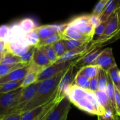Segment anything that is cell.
I'll return each instance as SVG.
<instances>
[{
  "instance_id": "cell-8",
  "label": "cell",
  "mask_w": 120,
  "mask_h": 120,
  "mask_svg": "<svg viewBox=\"0 0 120 120\" xmlns=\"http://www.w3.org/2000/svg\"><path fill=\"white\" fill-rule=\"evenodd\" d=\"M41 82H36L34 84L29 86L27 87L23 88L22 94L19 98L17 105L15 107L13 108L11 110H9L7 114V115L11 114L13 113H19L20 110L27 104L29 101H30L33 97L35 96V94L37 92L39 86ZM6 115V116H7Z\"/></svg>"
},
{
  "instance_id": "cell-50",
  "label": "cell",
  "mask_w": 120,
  "mask_h": 120,
  "mask_svg": "<svg viewBox=\"0 0 120 120\" xmlns=\"http://www.w3.org/2000/svg\"><path fill=\"white\" fill-rule=\"evenodd\" d=\"M119 117H120V116H119Z\"/></svg>"
},
{
  "instance_id": "cell-27",
  "label": "cell",
  "mask_w": 120,
  "mask_h": 120,
  "mask_svg": "<svg viewBox=\"0 0 120 120\" xmlns=\"http://www.w3.org/2000/svg\"><path fill=\"white\" fill-rule=\"evenodd\" d=\"M61 39H62V34L57 33L45 39L40 40L39 43L35 48H42V47L46 46L53 45L56 42L60 41Z\"/></svg>"
},
{
  "instance_id": "cell-12",
  "label": "cell",
  "mask_w": 120,
  "mask_h": 120,
  "mask_svg": "<svg viewBox=\"0 0 120 120\" xmlns=\"http://www.w3.org/2000/svg\"><path fill=\"white\" fill-rule=\"evenodd\" d=\"M102 51L103 50H101L99 47L97 48V47L94 48L92 46L87 53L75 62L74 66L79 69H81L87 66L93 65Z\"/></svg>"
},
{
  "instance_id": "cell-42",
  "label": "cell",
  "mask_w": 120,
  "mask_h": 120,
  "mask_svg": "<svg viewBox=\"0 0 120 120\" xmlns=\"http://www.w3.org/2000/svg\"><path fill=\"white\" fill-rule=\"evenodd\" d=\"M89 20H90V22L95 28H97L99 25L101 23V22L100 19V16H97V15H89Z\"/></svg>"
},
{
  "instance_id": "cell-1",
  "label": "cell",
  "mask_w": 120,
  "mask_h": 120,
  "mask_svg": "<svg viewBox=\"0 0 120 120\" xmlns=\"http://www.w3.org/2000/svg\"><path fill=\"white\" fill-rule=\"evenodd\" d=\"M67 70L62 71L52 78L41 82L35 96L20 110L19 113H23L44 105L55 98L60 81Z\"/></svg>"
},
{
  "instance_id": "cell-28",
  "label": "cell",
  "mask_w": 120,
  "mask_h": 120,
  "mask_svg": "<svg viewBox=\"0 0 120 120\" xmlns=\"http://www.w3.org/2000/svg\"><path fill=\"white\" fill-rule=\"evenodd\" d=\"M19 63H22L21 57L14 55L9 52H7L4 54L1 64H15Z\"/></svg>"
},
{
  "instance_id": "cell-9",
  "label": "cell",
  "mask_w": 120,
  "mask_h": 120,
  "mask_svg": "<svg viewBox=\"0 0 120 120\" xmlns=\"http://www.w3.org/2000/svg\"><path fill=\"white\" fill-rule=\"evenodd\" d=\"M70 107L71 102L68 97H64L54 106L46 120H67Z\"/></svg>"
},
{
  "instance_id": "cell-49",
  "label": "cell",
  "mask_w": 120,
  "mask_h": 120,
  "mask_svg": "<svg viewBox=\"0 0 120 120\" xmlns=\"http://www.w3.org/2000/svg\"><path fill=\"white\" fill-rule=\"evenodd\" d=\"M119 37H120V35H119Z\"/></svg>"
},
{
  "instance_id": "cell-29",
  "label": "cell",
  "mask_w": 120,
  "mask_h": 120,
  "mask_svg": "<svg viewBox=\"0 0 120 120\" xmlns=\"http://www.w3.org/2000/svg\"><path fill=\"white\" fill-rule=\"evenodd\" d=\"M41 48L46 55L47 57L49 59L51 64L55 63L58 59V57L56 55V53L53 47V45L46 46L42 47Z\"/></svg>"
},
{
  "instance_id": "cell-16",
  "label": "cell",
  "mask_w": 120,
  "mask_h": 120,
  "mask_svg": "<svg viewBox=\"0 0 120 120\" xmlns=\"http://www.w3.org/2000/svg\"><path fill=\"white\" fill-rule=\"evenodd\" d=\"M32 63L42 69H44L51 64L46 55L41 48H35Z\"/></svg>"
},
{
  "instance_id": "cell-3",
  "label": "cell",
  "mask_w": 120,
  "mask_h": 120,
  "mask_svg": "<svg viewBox=\"0 0 120 120\" xmlns=\"http://www.w3.org/2000/svg\"><path fill=\"white\" fill-rule=\"evenodd\" d=\"M78 109L90 114L103 116L105 111L100 105L95 93L87 90L86 94L74 104Z\"/></svg>"
},
{
  "instance_id": "cell-41",
  "label": "cell",
  "mask_w": 120,
  "mask_h": 120,
  "mask_svg": "<svg viewBox=\"0 0 120 120\" xmlns=\"http://www.w3.org/2000/svg\"><path fill=\"white\" fill-rule=\"evenodd\" d=\"M89 90L92 92L96 93L98 90V75L94 78L90 80Z\"/></svg>"
},
{
  "instance_id": "cell-39",
  "label": "cell",
  "mask_w": 120,
  "mask_h": 120,
  "mask_svg": "<svg viewBox=\"0 0 120 120\" xmlns=\"http://www.w3.org/2000/svg\"><path fill=\"white\" fill-rule=\"evenodd\" d=\"M115 104L117 116L120 115V92L116 87H115Z\"/></svg>"
},
{
  "instance_id": "cell-15",
  "label": "cell",
  "mask_w": 120,
  "mask_h": 120,
  "mask_svg": "<svg viewBox=\"0 0 120 120\" xmlns=\"http://www.w3.org/2000/svg\"><path fill=\"white\" fill-rule=\"evenodd\" d=\"M62 39L63 40H77L90 43L91 42V39L90 38H88L84 35H82L77 30H75L73 28L68 26L62 34Z\"/></svg>"
},
{
  "instance_id": "cell-2",
  "label": "cell",
  "mask_w": 120,
  "mask_h": 120,
  "mask_svg": "<svg viewBox=\"0 0 120 120\" xmlns=\"http://www.w3.org/2000/svg\"><path fill=\"white\" fill-rule=\"evenodd\" d=\"M120 8H118L107 20V25L103 36L93 47L97 48L107 44V42H114L120 38Z\"/></svg>"
},
{
  "instance_id": "cell-21",
  "label": "cell",
  "mask_w": 120,
  "mask_h": 120,
  "mask_svg": "<svg viewBox=\"0 0 120 120\" xmlns=\"http://www.w3.org/2000/svg\"><path fill=\"white\" fill-rule=\"evenodd\" d=\"M105 93L109 98L111 105L116 110V104H115V86L113 82L111 80V78L110 77L109 75L107 73V85L106 90H105ZM117 114V113H116Z\"/></svg>"
},
{
  "instance_id": "cell-13",
  "label": "cell",
  "mask_w": 120,
  "mask_h": 120,
  "mask_svg": "<svg viewBox=\"0 0 120 120\" xmlns=\"http://www.w3.org/2000/svg\"><path fill=\"white\" fill-rule=\"evenodd\" d=\"M66 28L67 23L59 25H45L37 27L35 30L39 36L40 40H43L57 33L62 34Z\"/></svg>"
},
{
  "instance_id": "cell-4",
  "label": "cell",
  "mask_w": 120,
  "mask_h": 120,
  "mask_svg": "<svg viewBox=\"0 0 120 120\" xmlns=\"http://www.w3.org/2000/svg\"><path fill=\"white\" fill-rule=\"evenodd\" d=\"M76 70L80 69L75 67L74 64L70 66L60 81L56 96V99L59 102L64 97H68L69 90L73 85L76 74L79 71H76Z\"/></svg>"
},
{
  "instance_id": "cell-5",
  "label": "cell",
  "mask_w": 120,
  "mask_h": 120,
  "mask_svg": "<svg viewBox=\"0 0 120 120\" xmlns=\"http://www.w3.org/2000/svg\"><path fill=\"white\" fill-rule=\"evenodd\" d=\"M23 90L21 87L11 92L0 93V116H6L9 110L17 105Z\"/></svg>"
},
{
  "instance_id": "cell-19",
  "label": "cell",
  "mask_w": 120,
  "mask_h": 120,
  "mask_svg": "<svg viewBox=\"0 0 120 120\" xmlns=\"http://www.w3.org/2000/svg\"><path fill=\"white\" fill-rule=\"evenodd\" d=\"M54 99V98H53ZM52 100L49 103L42 105L38 107L30 110L29 111L21 113V120H35L41 116V115L45 111L46 109L49 106Z\"/></svg>"
},
{
  "instance_id": "cell-11",
  "label": "cell",
  "mask_w": 120,
  "mask_h": 120,
  "mask_svg": "<svg viewBox=\"0 0 120 120\" xmlns=\"http://www.w3.org/2000/svg\"><path fill=\"white\" fill-rule=\"evenodd\" d=\"M7 51L18 56H22L29 50L31 46L27 42L25 37L17 39L6 43Z\"/></svg>"
},
{
  "instance_id": "cell-45",
  "label": "cell",
  "mask_w": 120,
  "mask_h": 120,
  "mask_svg": "<svg viewBox=\"0 0 120 120\" xmlns=\"http://www.w3.org/2000/svg\"><path fill=\"white\" fill-rule=\"evenodd\" d=\"M98 120H116V117H110L107 118L104 116H98Z\"/></svg>"
},
{
  "instance_id": "cell-47",
  "label": "cell",
  "mask_w": 120,
  "mask_h": 120,
  "mask_svg": "<svg viewBox=\"0 0 120 120\" xmlns=\"http://www.w3.org/2000/svg\"><path fill=\"white\" fill-rule=\"evenodd\" d=\"M117 89H118V90H119L120 91V81L119 82V83H118V87H117Z\"/></svg>"
},
{
  "instance_id": "cell-43",
  "label": "cell",
  "mask_w": 120,
  "mask_h": 120,
  "mask_svg": "<svg viewBox=\"0 0 120 120\" xmlns=\"http://www.w3.org/2000/svg\"><path fill=\"white\" fill-rule=\"evenodd\" d=\"M21 113H13L5 116L2 120H21Z\"/></svg>"
},
{
  "instance_id": "cell-38",
  "label": "cell",
  "mask_w": 120,
  "mask_h": 120,
  "mask_svg": "<svg viewBox=\"0 0 120 120\" xmlns=\"http://www.w3.org/2000/svg\"><path fill=\"white\" fill-rule=\"evenodd\" d=\"M57 103H58V101H57V99H56V98L55 97V98L51 102V103H50V104L49 105V106L46 109L45 111L41 115V116L38 118L37 120H46L48 116H49V114H50V112H51L53 108L54 107V106H55Z\"/></svg>"
},
{
  "instance_id": "cell-22",
  "label": "cell",
  "mask_w": 120,
  "mask_h": 120,
  "mask_svg": "<svg viewBox=\"0 0 120 120\" xmlns=\"http://www.w3.org/2000/svg\"><path fill=\"white\" fill-rule=\"evenodd\" d=\"M23 80L17 82H9L0 84V93H6L11 92L21 87Z\"/></svg>"
},
{
  "instance_id": "cell-36",
  "label": "cell",
  "mask_w": 120,
  "mask_h": 120,
  "mask_svg": "<svg viewBox=\"0 0 120 120\" xmlns=\"http://www.w3.org/2000/svg\"><path fill=\"white\" fill-rule=\"evenodd\" d=\"M35 49V47L32 46L26 53H25L24 55L21 56V62L22 63H24L26 65H29V64H31L32 63L33 56H34Z\"/></svg>"
},
{
  "instance_id": "cell-23",
  "label": "cell",
  "mask_w": 120,
  "mask_h": 120,
  "mask_svg": "<svg viewBox=\"0 0 120 120\" xmlns=\"http://www.w3.org/2000/svg\"><path fill=\"white\" fill-rule=\"evenodd\" d=\"M17 23L22 31L26 34L32 31L37 28L35 21L30 18L23 19Z\"/></svg>"
},
{
  "instance_id": "cell-20",
  "label": "cell",
  "mask_w": 120,
  "mask_h": 120,
  "mask_svg": "<svg viewBox=\"0 0 120 120\" xmlns=\"http://www.w3.org/2000/svg\"><path fill=\"white\" fill-rule=\"evenodd\" d=\"M95 94H96V97H97L98 103L100 104L101 106L105 110V111H109V110H111V111L114 112L116 116H117V114H116V111H115L112 105H111V103H110L109 98H108L105 91H101L98 90V91L95 93Z\"/></svg>"
},
{
  "instance_id": "cell-40",
  "label": "cell",
  "mask_w": 120,
  "mask_h": 120,
  "mask_svg": "<svg viewBox=\"0 0 120 120\" xmlns=\"http://www.w3.org/2000/svg\"><path fill=\"white\" fill-rule=\"evenodd\" d=\"M10 29V26L4 25L0 26V41H5L7 38Z\"/></svg>"
},
{
  "instance_id": "cell-33",
  "label": "cell",
  "mask_w": 120,
  "mask_h": 120,
  "mask_svg": "<svg viewBox=\"0 0 120 120\" xmlns=\"http://www.w3.org/2000/svg\"><path fill=\"white\" fill-rule=\"evenodd\" d=\"M25 38L30 46L36 47L40 41L39 36L35 29L28 33L26 35Z\"/></svg>"
},
{
  "instance_id": "cell-31",
  "label": "cell",
  "mask_w": 120,
  "mask_h": 120,
  "mask_svg": "<svg viewBox=\"0 0 120 120\" xmlns=\"http://www.w3.org/2000/svg\"><path fill=\"white\" fill-rule=\"evenodd\" d=\"M65 42L66 48L67 52L73 50L74 49H77L83 46L89 45L87 42H84L82 41H77V40H64Z\"/></svg>"
},
{
  "instance_id": "cell-14",
  "label": "cell",
  "mask_w": 120,
  "mask_h": 120,
  "mask_svg": "<svg viewBox=\"0 0 120 120\" xmlns=\"http://www.w3.org/2000/svg\"><path fill=\"white\" fill-rule=\"evenodd\" d=\"M30 64L11 71L7 76L0 78V84L9 82H17L23 80L29 72Z\"/></svg>"
},
{
  "instance_id": "cell-17",
  "label": "cell",
  "mask_w": 120,
  "mask_h": 120,
  "mask_svg": "<svg viewBox=\"0 0 120 120\" xmlns=\"http://www.w3.org/2000/svg\"><path fill=\"white\" fill-rule=\"evenodd\" d=\"M120 8V1L108 0L105 9L100 16V19L101 23L106 22L110 18V16Z\"/></svg>"
},
{
  "instance_id": "cell-24",
  "label": "cell",
  "mask_w": 120,
  "mask_h": 120,
  "mask_svg": "<svg viewBox=\"0 0 120 120\" xmlns=\"http://www.w3.org/2000/svg\"><path fill=\"white\" fill-rule=\"evenodd\" d=\"M90 82V79L84 76L79 71L76 74L73 85H75L82 89L89 90Z\"/></svg>"
},
{
  "instance_id": "cell-7",
  "label": "cell",
  "mask_w": 120,
  "mask_h": 120,
  "mask_svg": "<svg viewBox=\"0 0 120 120\" xmlns=\"http://www.w3.org/2000/svg\"><path fill=\"white\" fill-rule=\"evenodd\" d=\"M79 59L68 61L66 62H62V63H55L53 64H50V66L43 69L39 73L36 82H41L42 81L46 80L55 77V76L59 74L62 71L69 69L70 66L73 64L75 62H76Z\"/></svg>"
},
{
  "instance_id": "cell-37",
  "label": "cell",
  "mask_w": 120,
  "mask_h": 120,
  "mask_svg": "<svg viewBox=\"0 0 120 120\" xmlns=\"http://www.w3.org/2000/svg\"><path fill=\"white\" fill-rule=\"evenodd\" d=\"M107 1L108 0H101V1H100L96 5L91 14L97 15V16H100L101 14L103 13V11L105 9V6H106L107 3Z\"/></svg>"
},
{
  "instance_id": "cell-30",
  "label": "cell",
  "mask_w": 120,
  "mask_h": 120,
  "mask_svg": "<svg viewBox=\"0 0 120 120\" xmlns=\"http://www.w3.org/2000/svg\"><path fill=\"white\" fill-rule=\"evenodd\" d=\"M98 90L101 91H105L107 85V73L100 68L98 73Z\"/></svg>"
},
{
  "instance_id": "cell-44",
  "label": "cell",
  "mask_w": 120,
  "mask_h": 120,
  "mask_svg": "<svg viewBox=\"0 0 120 120\" xmlns=\"http://www.w3.org/2000/svg\"><path fill=\"white\" fill-rule=\"evenodd\" d=\"M7 52L8 51H7L6 43L4 41H0V53H5Z\"/></svg>"
},
{
  "instance_id": "cell-34",
  "label": "cell",
  "mask_w": 120,
  "mask_h": 120,
  "mask_svg": "<svg viewBox=\"0 0 120 120\" xmlns=\"http://www.w3.org/2000/svg\"><path fill=\"white\" fill-rule=\"evenodd\" d=\"M53 47L54 49H55V52H56L58 59L62 57L63 55H64L67 52L65 42H64V41L63 39H61L60 41L56 42L55 44L53 45Z\"/></svg>"
},
{
  "instance_id": "cell-18",
  "label": "cell",
  "mask_w": 120,
  "mask_h": 120,
  "mask_svg": "<svg viewBox=\"0 0 120 120\" xmlns=\"http://www.w3.org/2000/svg\"><path fill=\"white\" fill-rule=\"evenodd\" d=\"M42 70L43 69L39 68L37 66L32 63L30 64L29 72L28 73V74L26 75L25 78L23 79L22 87L26 88L35 83L37 81L38 76L39 74Z\"/></svg>"
},
{
  "instance_id": "cell-46",
  "label": "cell",
  "mask_w": 120,
  "mask_h": 120,
  "mask_svg": "<svg viewBox=\"0 0 120 120\" xmlns=\"http://www.w3.org/2000/svg\"><path fill=\"white\" fill-rule=\"evenodd\" d=\"M4 54V53H0V64H1V60H2V57H3Z\"/></svg>"
},
{
  "instance_id": "cell-32",
  "label": "cell",
  "mask_w": 120,
  "mask_h": 120,
  "mask_svg": "<svg viewBox=\"0 0 120 120\" xmlns=\"http://www.w3.org/2000/svg\"><path fill=\"white\" fill-rule=\"evenodd\" d=\"M107 25V21L106 22L101 23L97 28H95L94 32V35L92 38V41L91 42H92L93 44L96 43L97 41H98V40L103 36V34H104V31H105Z\"/></svg>"
},
{
  "instance_id": "cell-6",
  "label": "cell",
  "mask_w": 120,
  "mask_h": 120,
  "mask_svg": "<svg viewBox=\"0 0 120 120\" xmlns=\"http://www.w3.org/2000/svg\"><path fill=\"white\" fill-rule=\"evenodd\" d=\"M67 25L68 26L73 28L82 35L90 38L92 41L95 28L90 23L89 15H81L75 18L67 23Z\"/></svg>"
},
{
  "instance_id": "cell-26",
  "label": "cell",
  "mask_w": 120,
  "mask_h": 120,
  "mask_svg": "<svg viewBox=\"0 0 120 120\" xmlns=\"http://www.w3.org/2000/svg\"><path fill=\"white\" fill-rule=\"evenodd\" d=\"M100 68L96 65H90L84 67L79 70V72L91 80L98 75Z\"/></svg>"
},
{
  "instance_id": "cell-25",
  "label": "cell",
  "mask_w": 120,
  "mask_h": 120,
  "mask_svg": "<svg viewBox=\"0 0 120 120\" xmlns=\"http://www.w3.org/2000/svg\"><path fill=\"white\" fill-rule=\"evenodd\" d=\"M25 64L23 63H19L15 64H0V78L7 76L11 71L16 70V69L21 68L25 66Z\"/></svg>"
},
{
  "instance_id": "cell-10",
  "label": "cell",
  "mask_w": 120,
  "mask_h": 120,
  "mask_svg": "<svg viewBox=\"0 0 120 120\" xmlns=\"http://www.w3.org/2000/svg\"><path fill=\"white\" fill-rule=\"evenodd\" d=\"M93 65H96L107 73L110 69L117 65L114 57L112 48H107L103 49Z\"/></svg>"
},
{
  "instance_id": "cell-51",
  "label": "cell",
  "mask_w": 120,
  "mask_h": 120,
  "mask_svg": "<svg viewBox=\"0 0 120 120\" xmlns=\"http://www.w3.org/2000/svg\"><path fill=\"white\" fill-rule=\"evenodd\" d=\"M38 120V118H37V119H36V120Z\"/></svg>"
},
{
  "instance_id": "cell-35",
  "label": "cell",
  "mask_w": 120,
  "mask_h": 120,
  "mask_svg": "<svg viewBox=\"0 0 120 120\" xmlns=\"http://www.w3.org/2000/svg\"><path fill=\"white\" fill-rule=\"evenodd\" d=\"M119 71L120 69H118L117 65L111 68L110 70L107 72L108 75H109L111 78V80L113 82L114 86L117 87L119 83Z\"/></svg>"
},
{
  "instance_id": "cell-48",
  "label": "cell",
  "mask_w": 120,
  "mask_h": 120,
  "mask_svg": "<svg viewBox=\"0 0 120 120\" xmlns=\"http://www.w3.org/2000/svg\"><path fill=\"white\" fill-rule=\"evenodd\" d=\"M4 117V116H0V120H2Z\"/></svg>"
}]
</instances>
